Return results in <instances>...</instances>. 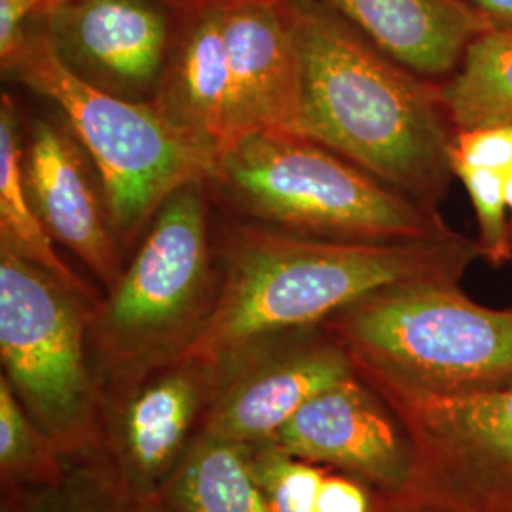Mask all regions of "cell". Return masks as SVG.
<instances>
[{
	"label": "cell",
	"instance_id": "cell-28",
	"mask_svg": "<svg viewBox=\"0 0 512 512\" xmlns=\"http://www.w3.org/2000/svg\"><path fill=\"white\" fill-rule=\"evenodd\" d=\"M167 2H169L173 8H177V10H179V8H183L184 4H186L188 0H167Z\"/></svg>",
	"mask_w": 512,
	"mask_h": 512
},
{
	"label": "cell",
	"instance_id": "cell-16",
	"mask_svg": "<svg viewBox=\"0 0 512 512\" xmlns=\"http://www.w3.org/2000/svg\"><path fill=\"white\" fill-rule=\"evenodd\" d=\"M384 52L427 80L456 73L494 27L467 0H323Z\"/></svg>",
	"mask_w": 512,
	"mask_h": 512
},
{
	"label": "cell",
	"instance_id": "cell-11",
	"mask_svg": "<svg viewBox=\"0 0 512 512\" xmlns=\"http://www.w3.org/2000/svg\"><path fill=\"white\" fill-rule=\"evenodd\" d=\"M23 181L44 228L99 281H118L128 255L90 156L61 116H33L23 128Z\"/></svg>",
	"mask_w": 512,
	"mask_h": 512
},
{
	"label": "cell",
	"instance_id": "cell-17",
	"mask_svg": "<svg viewBox=\"0 0 512 512\" xmlns=\"http://www.w3.org/2000/svg\"><path fill=\"white\" fill-rule=\"evenodd\" d=\"M0 247L35 264L93 308L103 293L82 279L57 253L23 181V122L10 93L0 101Z\"/></svg>",
	"mask_w": 512,
	"mask_h": 512
},
{
	"label": "cell",
	"instance_id": "cell-20",
	"mask_svg": "<svg viewBox=\"0 0 512 512\" xmlns=\"http://www.w3.org/2000/svg\"><path fill=\"white\" fill-rule=\"evenodd\" d=\"M2 512H165L154 499L128 494L95 456L69 459L59 480L2 490Z\"/></svg>",
	"mask_w": 512,
	"mask_h": 512
},
{
	"label": "cell",
	"instance_id": "cell-15",
	"mask_svg": "<svg viewBox=\"0 0 512 512\" xmlns=\"http://www.w3.org/2000/svg\"><path fill=\"white\" fill-rule=\"evenodd\" d=\"M224 0H188L177 10L164 69L150 105L213 162L228 139L230 73Z\"/></svg>",
	"mask_w": 512,
	"mask_h": 512
},
{
	"label": "cell",
	"instance_id": "cell-21",
	"mask_svg": "<svg viewBox=\"0 0 512 512\" xmlns=\"http://www.w3.org/2000/svg\"><path fill=\"white\" fill-rule=\"evenodd\" d=\"M69 459L19 403L0 374V480L2 490L40 488L59 480Z\"/></svg>",
	"mask_w": 512,
	"mask_h": 512
},
{
	"label": "cell",
	"instance_id": "cell-24",
	"mask_svg": "<svg viewBox=\"0 0 512 512\" xmlns=\"http://www.w3.org/2000/svg\"><path fill=\"white\" fill-rule=\"evenodd\" d=\"M452 164L509 175L512 171V118L456 133Z\"/></svg>",
	"mask_w": 512,
	"mask_h": 512
},
{
	"label": "cell",
	"instance_id": "cell-13",
	"mask_svg": "<svg viewBox=\"0 0 512 512\" xmlns=\"http://www.w3.org/2000/svg\"><path fill=\"white\" fill-rule=\"evenodd\" d=\"M230 73L228 139L264 131L298 133L304 73L285 0H224Z\"/></svg>",
	"mask_w": 512,
	"mask_h": 512
},
{
	"label": "cell",
	"instance_id": "cell-8",
	"mask_svg": "<svg viewBox=\"0 0 512 512\" xmlns=\"http://www.w3.org/2000/svg\"><path fill=\"white\" fill-rule=\"evenodd\" d=\"M217 370L179 357L101 391L95 458L139 499H154L202 437Z\"/></svg>",
	"mask_w": 512,
	"mask_h": 512
},
{
	"label": "cell",
	"instance_id": "cell-10",
	"mask_svg": "<svg viewBox=\"0 0 512 512\" xmlns=\"http://www.w3.org/2000/svg\"><path fill=\"white\" fill-rule=\"evenodd\" d=\"M177 8L167 0H52L37 18L76 76L129 101L150 103Z\"/></svg>",
	"mask_w": 512,
	"mask_h": 512
},
{
	"label": "cell",
	"instance_id": "cell-9",
	"mask_svg": "<svg viewBox=\"0 0 512 512\" xmlns=\"http://www.w3.org/2000/svg\"><path fill=\"white\" fill-rule=\"evenodd\" d=\"M215 370L202 437L249 446L274 440L300 406L355 372L346 349L323 329L275 338Z\"/></svg>",
	"mask_w": 512,
	"mask_h": 512
},
{
	"label": "cell",
	"instance_id": "cell-23",
	"mask_svg": "<svg viewBox=\"0 0 512 512\" xmlns=\"http://www.w3.org/2000/svg\"><path fill=\"white\" fill-rule=\"evenodd\" d=\"M454 173L467 188L473 202L480 256L494 266L509 262L512 260V222L507 217V177L497 171L471 165H454Z\"/></svg>",
	"mask_w": 512,
	"mask_h": 512
},
{
	"label": "cell",
	"instance_id": "cell-6",
	"mask_svg": "<svg viewBox=\"0 0 512 512\" xmlns=\"http://www.w3.org/2000/svg\"><path fill=\"white\" fill-rule=\"evenodd\" d=\"M321 329L372 389L446 391L512 378V310L478 306L458 281L385 287Z\"/></svg>",
	"mask_w": 512,
	"mask_h": 512
},
{
	"label": "cell",
	"instance_id": "cell-26",
	"mask_svg": "<svg viewBox=\"0 0 512 512\" xmlns=\"http://www.w3.org/2000/svg\"><path fill=\"white\" fill-rule=\"evenodd\" d=\"M494 29L512 31V0H467Z\"/></svg>",
	"mask_w": 512,
	"mask_h": 512
},
{
	"label": "cell",
	"instance_id": "cell-5",
	"mask_svg": "<svg viewBox=\"0 0 512 512\" xmlns=\"http://www.w3.org/2000/svg\"><path fill=\"white\" fill-rule=\"evenodd\" d=\"M4 78L54 105L90 156L107 194L116 236L131 255L165 200L205 181L213 158L192 147L150 103L129 101L82 80L57 57L37 21L0 55Z\"/></svg>",
	"mask_w": 512,
	"mask_h": 512
},
{
	"label": "cell",
	"instance_id": "cell-1",
	"mask_svg": "<svg viewBox=\"0 0 512 512\" xmlns=\"http://www.w3.org/2000/svg\"><path fill=\"white\" fill-rule=\"evenodd\" d=\"M215 239L219 298L184 353L213 366L275 338L321 329L385 287L458 281L480 256L476 239L458 232L414 241H334L232 217L215 226Z\"/></svg>",
	"mask_w": 512,
	"mask_h": 512
},
{
	"label": "cell",
	"instance_id": "cell-18",
	"mask_svg": "<svg viewBox=\"0 0 512 512\" xmlns=\"http://www.w3.org/2000/svg\"><path fill=\"white\" fill-rule=\"evenodd\" d=\"M154 501L165 512H272L247 444L200 437Z\"/></svg>",
	"mask_w": 512,
	"mask_h": 512
},
{
	"label": "cell",
	"instance_id": "cell-27",
	"mask_svg": "<svg viewBox=\"0 0 512 512\" xmlns=\"http://www.w3.org/2000/svg\"><path fill=\"white\" fill-rule=\"evenodd\" d=\"M505 198H507V207H509L512 215V171L505 179Z\"/></svg>",
	"mask_w": 512,
	"mask_h": 512
},
{
	"label": "cell",
	"instance_id": "cell-14",
	"mask_svg": "<svg viewBox=\"0 0 512 512\" xmlns=\"http://www.w3.org/2000/svg\"><path fill=\"white\" fill-rule=\"evenodd\" d=\"M374 391L403 423L414 446L412 478L463 459L512 475V378L446 391Z\"/></svg>",
	"mask_w": 512,
	"mask_h": 512
},
{
	"label": "cell",
	"instance_id": "cell-25",
	"mask_svg": "<svg viewBox=\"0 0 512 512\" xmlns=\"http://www.w3.org/2000/svg\"><path fill=\"white\" fill-rule=\"evenodd\" d=\"M313 512H374V497L355 476L327 473L319 486Z\"/></svg>",
	"mask_w": 512,
	"mask_h": 512
},
{
	"label": "cell",
	"instance_id": "cell-22",
	"mask_svg": "<svg viewBox=\"0 0 512 512\" xmlns=\"http://www.w3.org/2000/svg\"><path fill=\"white\" fill-rule=\"evenodd\" d=\"M251 469L272 512H313L325 467L294 458L274 440L247 444Z\"/></svg>",
	"mask_w": 512,
	"mask_h": 512
},
{
	"label": "cell",
	"instance_id": "cell-2",
	"mask_svg": "<svg viewBox=\"0 0 512 512\" xmlns=\"http://www.w3.org/2000/svg\"><path fill=\"white\" fill-rule=\"evenodd\" d=\"M302 57L298 135L439 209L452 179L456 128L439 82L384 52L323 0H285Z\"/></svg>",
	"mask_w": 512,
	"mask_h": 512
},
{
	"label": "cell",
	"instance_id": "cell-4",
	"mask_svg": "<svg viewBox=\"0 0 512 512\" xmlns=\"http://www.w3.org/2000/svg\"><path fill=\"white\" fill-rule=\"evenodd\" d=\"M205 181L175 190L90 323L101 391L183 357L215 310L220 262Z\"/></svg>",
	"mask_w": 512,
	"mask_h": 512
},
{
	"label": "cell",
	"instance_id": "cell-19",
	"mask_svg": "<svg viewBox=\"0 0 512 512\" xmlns=\"http://www.w3.org/2000/svg\"><path fill=\"white\" fill-rule=\"evenodd\" d=\"M439 90L456 131L512 118V31L492 29L476 38Z\"/></svg>",
	"mask_w": 512,
	"mask_h": 512
},
{
	"label": "cell",
	"instance_id": "cell-7",
	"mask_svg": "<svg viewBox=\"0 0 512 512\" xmlns=\"http://www.w3.org/2000/svg\"><path fill=\"white\" fill-rule=\"evenodd\" d=\"M95 308L0 247L2 376L67 459L95 454L101 387L93 370Z\"/></svg>",
	"mask_w": 512,
	"mask_h": 512
},
{
	"label": "cell",
	"instance_id": "cell-3",
	"mask_svg": "<svg viewBox=\"0 0 512 512\" xmlns=\"http://www.w3.org/2000/svg\"><path fill=\"white\" fill-rule=\"evenodd\" d=\"M205 184L232 219L306 238L385 243L454 232L439 209L298 133L241 137L220 150Z\"/></svg>",
	"mask_w": 512,
	"mask_h": 512
},
{
	"label": "cell",
	"instance_id": "cell-12",
	"mask_svg": "<svg viewBox=\"0 0 512 512\" xmlns=\"http://www.w3.org/2000/svg\"><path fill=\"white\" fill-rule=\"evenodd\" d=\"M384 399L353 372L311 397L274 442L291 456L332 467L374 486L382 497L403 494L416 454Z\"/></svg>",
	"mask_w": 512,
	"mask_h": 512
}]
</instances>
